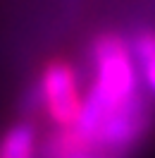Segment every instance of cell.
I'll list each match as a JSON object with an SVG mask.
<instances>
[{"mask_svg":"<svg viewBox=\"0 0 155 158\" xmlns=\"http://www.w3.org/2000/svg\"><path fill=\"white\" fill-rule=\"evenodd\" d=\"M38 94L43 101V108L48 113V118L55 122V127L77 125L81 115V106H84V96L79 89L77 72L67 60H50L43 67Z\"/></svg>","mask_w":155,"mask_h":158,"instance_id":"cell-2","label":"cell"},{"mask_svg":"<svg viewBox=\"0 0 155 158\" xmlns=\"http://www.w3.org/2000/svg\"><path fill=\"white\" fill-rule=\"evenodd\" d=\"M34 153H36V132L26 122L10 127L0 139V158H34Z\"/></svg>","mask_w":155,"mask_h":158,"instance_id":"cell-4","label":"cell"},{"mask_svg":"<svg viewBox=\"0 0 155 158\" xmlns=\"http://www.w3.org/2000/svg\"><path fill=\"white\" fill-rule=\"evenodd\" d=\"M131 55L138 67V77L145 81V89L155 94V31L145 29L136 36Z\"/></svg>","mask_w":155,"mask_h":158,"instance_id":"cell-5","label":"cell"},{"mask_svg":"<svg viewBox=\"0 0 155 158\" xmlns=\"http://www.w3.org/2000/svg\"><path fill=\"white\" fill-rule=\"evenodd\" d=\"M93 148L77 132V127H55L41 146L43 158H91Z\"/></svg>","mask_w":155,"mask_h":158,"instance_id":"cell-3","label":"cell"},{"mask_svg":"<svg viewBox=\"0 0 155 158\" xmlns=\"http://www.w3.org/2000/svg\"><path fill=\"white\" fill-rule=\"evenodd\" d=\"M93 55V84L84 96L77 132L93 144L98 129L110 118L129 110L145 98L138 89V67L131 48L119 34H100L91 46ZM93 148V146H91Z\"/></svg>","mask_w":155,"mask_h":158,"instance_id":"cell-1","label":"cell"}]
</instances>
